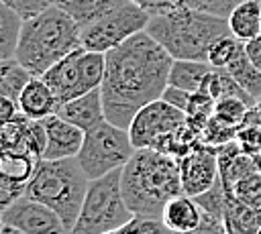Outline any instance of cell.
<instances>
[{
	"instance_id": "1",
	"label": "cell",
	"mask_w": 261,
	"mask_h": 234,
	"mask_svg": "<svg viewBox=\"0 0 261 234\" xmlns=\"http://www.w3.org/2000/svg\"><path fill=\"white\" fill-rule=\"evenodd\" d=\"M171 63L173 57L147 31L110 49L100 85L106 120L128 128L143 106L163 96L169 85Z\"/></svg>"
},
{
	"instance_id": "2",
	"label": "cell",
	"mask_w": 261,
	"mask_h": 234,
	"mask_svg": "<svg viewBox=\"0 0 261 234\" xmlns=\"http://www.w3.org/2000/svg\"><path fill=\"white\" fill-rule=\"evenodd\" d=\"M220 185L224 191L226 234L261 232V159L245 153L237 140L218 147Z\"/></svg>"
},
{
	"instance_id": "3",
	"label": "cell",
	"mask_w": 261,
	"mask_h": 234,
	"mask_svg": "<svg viewBox=\"0 0 261 234\" xmlns=\"http://www.w3.org/2000/svg\"><path fill=\"white\" fill-rule=\"evenodd\" d=\"M120 189L135 216L161 220L165 206L184 193L179 161L157 149H137L120 169Z\"/></svg>"
},
{
	"instance_id": "4",
	"label": "cell",
	"mask_w": 261,
	"mask_h": 234,
	"mask_svg": "<svg viewBox=\"0 0 261 234\" xmlns=\"http://www.w3.org/2000/svg\"><path fill=\"white\" fill-rule=\"evenodd\" d=\"M173 59L208 61L212 45L232 35L228 18L192 10L181 4H173L167 10L153 14L145 28Z\"/></svg>"
},
{
	"instance_id": "5",
	"label": "cell",
	"mask_w": 261,
	"mask_h": 234,
	"mask_svg": "<svg viewBox=\"0 0 261 234\" xmlns=\"http://www.w3.org/2000/svg\"><path fill=\"white\" fill-rule=\"evenodd\" d=\"M82 47V28L59 6L51 4L22 22L14 59L35 77H41L57 61Z\"/></svg>"
},
{
	"instance_id": "6",
	"label": "cell",
	"mask_w": 261,
	"mask_h": 234,
	"mask_svg": "<svg viewBox=\"0 0 261 234\" xmlns=\"http://www.w3.org/2000/svg\"><path fill=\"white\" fill-rule=\"evenodd\" d=\"M88 185L90 177L82 169L77 157L59 161L39 159L37 171L24 187V195L55 210L69 234L80 216Z\"/></svg>"
},
{
	"instance_id": "7",
	"label": "cell",
	"mask_w": 261,
	"mask_h": 234,
	"mask_svg": "<svg viewBox=\"0 0 261 234\" xmlns=\"http://www.w3.org/2000/svg\"><path fill=\"white\" fill-rule=\"evenodd\" d=\"M135 218L120 189V169L90 179L80 216L69 234H108L124 228Z\"/></svg>"
},
{
	"instance_id": "8",
	"label": "cell",
	"mask_w": 261,
	"mask_h": 234,
	"mask_svg": "<svg viewBox=\"0 0 261 234\" xmlns=\"http://www.w3.org/2000/svg\"><path fill=\"white\" fill-rule=\"evenodd\" d=\"M106 71V53L88 51L84 47L75 49L41 77L49 83L59 104H65L73 98H80L88 92H94L102 85Z\"/></svg>"
},
{
	"instance_id": "9",
	"label": "cell",
	"mask_w": 261,
	"mask_h": 234,
	"mask_svg": "<svg viewBox=\"0 0 261 234\" xmlns=\"http://www.w3.org/2000/svg\"><path fill=\"white\" fill-rule=\"evenodd\" d=\"M137 149L130 142L128 128H120L108 120L86 132L77 161L90 179L104 177L122 169Z\"/></svg>"
},
{
	"instance_id": "10",
	"label": "cell",
	"mask_w": 261,
	"mask_h": 234,
	"mask_svg": "<svg viewBox=\"0 0 261 234\" xmlns=\"http://www.w3.org/2000/svg\"><path fill=\"white\" fill-rule=\"evenodd\" d=\"M149 18L151 14L147 10H143L133 0H126L82 31V47L88 51L108 53L137 33H143L149 24Z\"/></svg>"
},
{
	"instance_id": "11",
	"label": "cell",
	"mask_w": 261,
	"mask_h": 234,
	"mask_svg": "<svg viewBox=\"0 0 261 234\" xmlns=\"http://www.w3.org/2000/svg\"><path fill=\"white\" fill-rule=\"evenodd\" d=\"M186 124V112L169 106L165 100H155L143 106L128 124L130 142L135 149H153L159 138Z\"/></svg>"
},
{
	"instance_id": "12",
	"label": "cell",
	"mask_w": 261,
	"mask_h": 234,
	"mask_svg": "<svg viewBox=\"0 0 261 234\" xmlns=\"http://www.w3.org/2000/svg\"><path fill=\"white\" fill-rule=\"evenodd\" d=\"M2 224L14 226L24 234H65V224L49 206L27 195L2 210Z\"/></svg>"
},
{
	"instance_id": "13",
	"label": "cell",
	"mask_w": 261,
	"mask_h": 234,
	"mask_svg": "<svg viewBox=\"0 0 261 234\" xmlns=\"http://www.w3.org/2000/svg\"><path fill=\"white\" fill-rule=\"evenodd\" d=\"M179 175L186 195L198 197L208 189H212L220 177L218 149L204 142L196 147L192 153L179 159Z\"/></svg>"
},
{
	"instance_id": "14",
	"label": "cell",
	"mask_w": 261,
	"mask_h": 234,
	"mask_svg": "<svg viewBox=\"0 0 261 234\" xmlns=\"http://www.w3.org/2000/svg\"><path fill=\"white\" fill-rule=\"evenodd\" d=\"M45 130H47V147L41 159L45 161H59V159H71L80 155V149L84 144L86 132L71 122L59 118L57 114L45 118Z\"/></svg>"
},
{
	"instance_id": "15",
	"label": "cell",
	"mask_w": 261,
	"mask_h": 234,
	"mask_svg": "<svg viewBox=\"0 0 261 234\" xmlns=\"http://www.w3.org/2000/svg\"><path fill=\"white\" fill-rule=\"evenodd\" d=\"M59 118L71 122L73 126L82 128L84 132L92 130L94 126H98L102 120H106L104 116V100H102V90H94V92H88L80 98H73L65 104H59L57 106V112H55Z\"/></svg>"
},
{
	"instance_id": "16",
	"label": "cell",
	"mask_w": 261,
	"mask_h": 234,
	"mask_svg": "<svg viewBox=\"0 0 261 234\" xmlns=\"http://www.w3.org/2000/svg\"><path fill=\"white\" fill-rule=\"evenodd\" d=\"M161 220L175 234H192L202 226L204 212L198 206L196 197L179 193L177 197H173L165 206V210L161 214Z\"/></svg>"
},
{
	"instance_id": "17",
	"label": "cell",
	"mask_w": 261,
	"mask_h": 234,
	"mask_svg": "<svg viewBox=\"0 0 261 234\" xmlns=\"http://www.w3.org/2000/svg\"><path fill=\"white\" fill-rule=\"evenodd\" d=\"M57 98L43 77H33L18 98V110L31 120H45L57 112Z\"/></svg>"
},
{
	"instance_id": "18",
	"label": "cell",
	"mask_w": 261,
	"mask_h": 234,
	"mask_svg": "<svg viewBox=\"0 0 261 234\" xmlns=\"http://www.w3.org/2000/svg\"><path fill=\"white\" fill-rule=\"evenodd\" d=\"M39 157L29 151H2L0 157V179L27 187L37 171Z\"/></svg>"
},
{
	"instance_id": "19",
	"label": "cell",
	"mask_w": 261,
	"mask_h": 234,
	"mask_svg": "<svg viewBox=\"0 0 261 234\" xmlns=\"http://www.w3.org/2000/svg\"><path fill=\"white\" fill-rule=\"evenodd\" d=\"M230 33L247 43L261 35V0H247L239 4L228 16Z\"/></svg>"
},
{
	"instance_id": "20",
	"label": "cell",
	"mask_w": 261,
	"mask_h": 234,
	"mask_svg": "<svg viewBox=\"0 0 261 234\" xmlns=\"http://www.w3.org/2000/svg\"><path fill=\"white\" fill-rule=\"evenodd\" d=\"M126 0H65L59 6L77 22V26L84 31L86 26L94 24L114 8H118Z\"/></svg>"
},
{
	"instance_id": "21",
	"label": "cell",
	"mask_w": 261,
	"mask_h": 234,
	"mask_svg": "<svg viewBox=\"0 0 261 234\" xmlns=\"http://www.w3.org/2000/svg\"><path fill=\"white\" fill-rule=\"evenodd\" d=\"M212 65L208 61H190V59H173L169 69V85L181 87L186 92H198L202 87L204 77Z\"/></svg>"
},
{
	"instance_id": "22",
	"label": "cell",
	"mask_w": 261,
	"mask_h": 234,
	"mask_svg": "<svg viewBox=\"0 0 261 234\" xmlns=\"http://www.w3.org/2000/svg\"><path fill=\"white\" fill-rule=\"evenodd\" d=\"M35 75L27 67H22L14 57L4 59L2 65H0V96H6V98H10L18 104V98H20L22 90L27 87V83Z\"/></svg>"
},
{
	"instance_id": "23",
	"label": "cell",
	"mask_w": 261,
	"mask_h": 234,
	"mask_svg": "<svg viewBox=\"0 0 261 234\" xmlns=\"http://www.w3.org/2000/svg\"><path fill=\"white\" fill-rule=\"evenodd\" d=\"M224 69L241 83V87H243L255 102L261 98V69H257V67L253 65V61L247 57L245 49H243Z\"/></svg>"
},
{
	"instance_id": "24",
	"label": "cell",
	"mask_w": 261,
	"mask_h": 234,
	"mask_svg": "<svg viewBox=\"0 0 261 234\" xmlns=\"http://www.w3.org/2000/svg\"><path fill=\"white\" fill-rule=\"evenodd\" d=\"M22 18L8 8L6 4H0V59H12L20 41L22 33Z\"/></svg>"
},
{
	"instance_id": "25",
	"label": "cell",
	"mask_w": 261,
	"mask_h": 234,
	"mask_svg": "<svg viewBox=\"0 0 261 234\" xmlns=\"http://www.w3.org/2000/svg\"><path fill=\"white\" fill-rule=\"evenodd\" d=\"M237 142L249 155L261 153V110L257 106L247 110V114L237 130Z\"/></svg>"
},
{
	"instance_id": "26",
	"label": "cell",
	"mask_w": 261,
	"mask_h": 234,
	"mask_svg": "<svg viewBox=\"0 0 261 234\" xmlns=\"http://www.w3.org/2000/svg\"><path fill=\"white\" fill-rule=\"evenodd\" d=\"M214 106H216V100L214 98H210L204 92H194L192 98H190L188 110H186V122L192 128H196L198 132H202L204 126H206V122L214 114Z\"/></svg>"
},
{
	"instance_id": "27",
	"label": "cell",
	"mask_w": 261,
	"mask_h": 234,
	"mask_svg": "<svg viewBox=\"0 0 261 234\" xmlns=\"http://www.w3.org/2000/svg\"><path fill=\"white\" fill-rule=\"evenodd\" d=\"M243 49H245V43L243 41H239L234 35H226V37L218 39L212 45V49L208 53V63L212 67H222L224 69Z\"/></svg>"
},
{
	"instance_id": "28",
	"label": "cell",
	"mask_w": 261,
	"mask_h": 234,
	"mask_svg": "<svg viewBox=\"0 0 261 234\" xmlns=\"http://www.w3.org/2000/svg\"><path fill=\"white\" fill-rule=\"evenodd\" d=\"M249 108H251V106L245 104L243 100L226 96V98L216 100V106H214V114H212V116L218 118L220 122L228 124V126H237V128H239Z\"/></svg>"
},
{
	"instance_id": "29",
	"label": "cell",
	"mask_w": 261,
	"mask_h": 234,
	"mask_svg": "<svg viewBox=\"0 0 261 234\" xmlns=\"http://www.w3.org/2000/svg\"><path fill=\"white\" fill-rule=\"evenodd\" d=\"M237 126H228L224 122H220L218 118H210L202 130V140L204 144H210V147H222V144H228L232 140H237Z\"/></svg>"
},
{
	"instance_id": "30",
	"label": "cell",
	"mask_w": 261,
	"mask_h": 234,
	"mask_svg": "<svg viewBox=\"0 0 261 234\" xmlns=\"http://www.w3.org/2000/svg\"><path fill=\"white\" fill-rule=\"evenodd\" d=\"M243 2H247V0H175V4L188 6L192 10H200L206 14H214L220 18H228L230 12Z\"/></svg>"
},
{
	"instance_id": "31",
	"label": "cell",
	"mask_w": 261,
	"mask_h": 234,
	"mask_svg": "<svg viewBox=\"0 0 261 234\" xmlns=\"http://www.w3.org/2000/svg\"><path fill=\"white\" fill-rule=\"evenodd\" d=\"M118 234H175L171 232L163 220L159 218H141V216H135L124 228L118 230Z\"/></svg>"
},
{
	"instance_id": "32",
	"label": "cell",
	"mask_w": 261,
	"mask_h": 234,
	"mask_svg": "<svg viewBox=\"0 0 261 234\" xmlns=\"http://www.w3.org/2000/svg\"><path fill=\"white\" fill-rule=\"evenodd\" d=\"M2 4L12 8L22 20H29V18L37 16L39 12H43L45 8H49L55 2L53 0H2Z\"/></svg>"
},
{
	"instance_id": "33",
	"label": "cell",
	"mask_w": 261,
	"mask_h": 234,
	"mask_svg": "<svg viewBox=\"0 0 261 234\" xmlns=\"http://www.w3.org/2000/svg\"><path fill=\"white\" fill-rule=\"evenodd\" d=\"M190 98H192V92H186V90L175 87V85H167L165 92H163V96H161V100H165L169 106H173V108H177L181 112L188 110Z\"/></svg>"
},
{
	"instance_id": "34",
	"label": "cell",
	"mask_w": 261,
	"mask_h": 234,
	"mask_svg": "<svg viewBox=\"0 0 261 234\" xmlns=\"http://www.w3.org/2000/svg\"><path fill=\"white\" fill-rule=\"evenodd\" d=\"M20 114L18 110V104L6 96H0V122L6 124V122H12L16 116Z\"/></svg>"
},
{
	"instance_id": "35",
	"label": "cell",
	"mask_w": 261,
	"mask_h": 234,
	"mask_svg": "<svg viewBox=\"0 0 261 234\" xmlns=\"http://www.w3.org/2000/svg\"><path fill=\"white\" fill-rule=\"evenodd\" d=\"M133 2L139 4L143 10H147L151 16L159 14V12H163V10H167L169 6L175 4V0H133Z\"/></svg>"
},
{
	"instance_id": "36",
	"label": "cell",
	"mask_w": 261,
	"mask_h": 234,
	"mask_svg": "<svg viewBox=\"0 0 261 234\" xmlns=\"http://www.w3.org/2000/svg\"><path fill=\"white\" fill-rule=\"evenodd\" d=\"M245 53H247V57L253 61V65H255L257 69H261V35L245 43Z\"/></svg>"
},
{
	"instance_id": "37",
	"label": "cell",
	"mask_w": 261,
	"mask_h": 234,
	"mask_svg": "<svg viewBox=\"0 0 261 234\" xmlns=\"http://www.w3.org/2000/svg\"><path fill=\"white\" fill-rule=\"evenodd\" d=\"M2 234H24V232H20V230H18V228H14V226L2 224Z\"/></svg>"
},
{
	"instance_id": "38",
	"label": "cell",
	"mask_w": 261,
	"mask_h": 234,
	"mask_svg": "<svg viewBox=\"0 0 261 234\" xmlns=\"http://www.w3.org/2000/svg\"><path fill=\"white\" fill-rule=\"evenodd\" d=\"M255 106H257V108H259V110H261V98H259V100H257V104H255Z\"/></svg>"
},
{
	"instance_id": "39",
	"label": "cell",
	"mask_w": 261,
	"mask_h": 234,
	"mask_svg": "<svg viewBox=\"0 0 261 234\" xmlns=\"http://www.w3.org/2000/svg\"><path fill=\"white\" fill-rule=\"evenodd\" d=\"M53 2H55V4H61V2H65V0H53Z\"/></svg>"
},
{
	"instance_id": "40",
	"label": "cell",
	"mask_w": 261,
	"mask_h": 234,
	"mask_svg": "<svg viewBox=\"0 0 261 234\" xmlns=\"http://www.w3.org/2000/svg\"><path fill=\"white\" fill-rule=\"evenodd\" d=\"M108 234H118V230H116V232H108Z\"/></svg>"
},
{
	"instance_id": "41",
	"label": "cell",
	"mask_w": 261,
	"mask_h": 234,
	"mask_svg": "<svg viewBox=\"0 0 261 234\" xmlns=\"http://www.w3.org/2000/svg\"><path fill=\"white\" fill-rule=\"evenodd\" d=\"M259 159H261V153H259Z\"/></svg>"
},
{
	"instance_id": "42",
	"label": "cell",
	"mask_w": 261,
	"mask_h": 234,
	"mask_svg": "<svg viewBox=\"0 0 261 234\" xmlns=\"http://www.w3.org/2000/svg\"><path fill=\"white\" fill-rule=\"evenodd\" d=\"M192 234H194V232H192Z\"/></svg>"
},
{
	"instance_id": "43",
	"label": "cell",
	"mask_w": 261,
	"mask_h": 234,
	"mask_svg": "<svg viewBox=\"0 0 261 234\" xmlns=\"http://www.w3.org/2000/svg\"><path fill=\"white\" fill-rule=\"evenodd\" d=\"M65 234H67V232H65Z\"/></svg>"
}]
</instances>
